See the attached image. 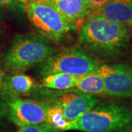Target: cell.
<instances>
[{
  "mask_svg": "<svg viewBox=\"0 0 132 132\" xmlns=\"http://www.w3.org/2000/svg\"><path fill=\"white\" fill-rule=\"evenodd\" d=\"M48 104L20 95H3L0 98V114L19 127L43 123Z\"/></svg>",
  "mask_w": 132,
  "mask_h": 132,
  "instance_id": "8992f818",
  "label": "cell"
},
{
  "mask_svg": "<svg viewBox=\"0 0 132 132\" xmlns=\"http://www.w3.org/2000/svg\"><path fill=\"white\" fill-rule=\"evenodd\" d=\"M45 122L61 132L71 131L73 123L67 120L62 109L54 104H48Z\"/></svg>",
  "mask_w": 132,
  "mask_h": 132,
  "instance_id": "5bb4252c",
  "label": "cell"
},
{
  "mask_svg": "<svg viewBox=\"0 0 132 132\" xmlns=\"http://www.w3.org/2000/svg\"><path fill=\"white\" fill-rule=\"evenodd\" d=\"M109 0H85L90 10V15L101 9Z\"/></svg>",
  "mask_w": 132,
  "mask_h": 132,
  "instance_id": "2e32d148",
  "label": "cell"
},
{
  "mask_svg": "<svg viewBox=\"0 0 132 132\" xmlns=\"http://www.w3.org/2000/svg\"><path fill=\"white\" fill-rule=\"evenodd\" d=\"M25 10L38 33L53 43L62 41L76 29L48 0H30L25 3Z\"/></svg>",
  "mask_w": 132,
  "mask_h": 132,
  "instance_id": "277c9868",
  "label": "cell"
},
{
  "mask_svg": "<svg viewBox=\"0 0 132 132\" xmlns=\"http://www.w3.org/2000/svg\"><path fill=\"white\" fill-rule=\"evenodd\" d=\"M3 17H4V11L2 7L0 6V19H3Z\"/></svg>",
  "mask_w": 132,
  "mask_h": 132,
  "instance_id": "d6986e66",
  "label": "cell"
},
{
  "mask_svg": "<svg viewBox=\"0 0 132 132\" xmlns=\"http://www.w3.org/2000/svg\"><path fill=\"white\" fill-rule=\"evenodd\" d=\"M80 76L65 73H54L44 76L40 86L50 90H61L73 89Z\"/></svg>",
  "mask_w": 132,
  "mask_h": 132,
  "instance_id": "7c38bea8",
  "label": "cell"
},
{
  "mask_svg": "<svg viewBox=\"0 0 132 132\" xmlns=\"http://www.w3.org/2000/svg\"><path fill=\"white\" fill-rule=\"evenodd\" d=\"M131 30L101 15L92 14L81 24L78 41L95 55L112 59L126 52L131 38Z\"/></svg>",
  "mask_w": 132,
  "mask_h": 132,
  "instance_id": "6da1fadb",
  "label": "cell"
},
{
  "mask_svg": "<svg viewBox=\"0 0 132 132\" xmlns=\"http://www.w3.org/2000/svg\"><path fill=\"white\" fill-rule=\"evenodd\" d=\"M5 69L4 65L2 63V61H0V89L2 88V85H3V81H4V79L6 75L5 73Z\"/></svg>",
  "mask_w": 132,
  "mask_h": 132,
  "instance_id": "ac0fdd59",
  "label": "cell"
},
{
  "mask_svg": "<svg viewBox=\"0 0 132 132\" xmlns=\"http://www.w3.org/2000/svg\"><path fill=\"white\" fill-rule=\"evenodd\" d=\"M0 6L7 9H15L20 7V2L17 0H0Z\"/></svg>",
  "mask_w": 132,
  "mask_h": 132,
  "instance_id": "e0dca14e",
  "label": "cell"
},
{
  "mask_svg": "<svg viewBox=\"0 0 132 132\" xmlns=\"http://www.w3.org/2000/svg\"><path fill=\"white\" fill-rule=\"evenodd\" d=\"M73 89L94 96H107L103 77L98 71L80 76Z\"/></svg>",
  "mask_w": 132,
  "mask_h": 132,
  "instance_id": "4fadbf2b",
  "label": "cell"
},
{
  "mask_svg": "<svg viewBox=\"0 0 132 132\" xmlns=\"http://www.w3.org/2000/svg\"><path fill=\"white\" fill-rule=\"evenodd\" d=\"M71 130L82 132H131L132 108L116 101L99 102L75 120Z\"/></svg>",
  "mask_w": 132,
  "mask_h": 132,
  "instance_id": "3957f363",
  "label": "cell"
},
{
  "mask_svg": "<svg viewBox=\"0 0 132 132\" xmlns=\"http://www.w3.org/2000/svg\"><path fill=\"white\" fill-rule=\"evenodd\" d=\"M92 14L101 15L132 29V0H109L101 9Z\"/></svg>",
  "mask_w": 132,
  "mask_h": 132,
  "instance_id": "9c48e42d",
  "label": "cell"
},
{
  "mask_svg": "<svg viewBox=\"0 0 132 132\" xmlns=\"http://www.w3.org/2000/svg\"><path fill=\"white\" fill-rule=\"evenodd\" d=\"M19 2H20V3H26V2H29V1H30V0H17Z\"/></svg>",
  "mask_w": 132,
  "mask_h": 132,
  "instance_id": "ffe728a7",
  "label": "cell"
},
{
  "mask_svg": "<svg viewBox=\"0 0 132 132\" xmlns=\"http://www.w3.org/2000/svg\"><path fill=\"white\" fill-rule=\"evenodd\" d=\"M0 125H1V121H0Z\"/></svg>",
  "mask_w": 132,
  "mask_h": 132,
  "instance_id": "44dd1931",
  "label": "cell"
},
{
  "mask_svg": "<svg viewBox=\"0 0 132 132\" xmlns=\"http://www.w3.org/2000/svg\"><path fill=\"white\" fill-rule=\"evenodd\" d=\"M57 52L52 41L39 33L16 35L2 54L5 71L23 73Z\"/></svg>",
  "mask_w": 132,
  "mask_h": 132,
  "instance_id": "7a4b0ae2",
  "label": "cell"
},
{
  "mask_svg": "<svg viewBox=\"0 0 132 132\" xmlns=\"http://www.w3.org/2000/svg\"><path fill=\"white\" fill-rule=\"evenodd\" d=\"M101 63L85 49L71 48L55 53L40 64L42 76L54 73H65L82 76L98 71Z\"/></svg>",
  "mask_w": 132,
  "mask_h": 132,
  "instance_id": "5b68a950",
  "label": "cell"
},
{
  "mask_svg": "<svg viewBox=\"0 0 132 132\" xmlns=\"http://www.w3.org/2000/svg\"><path fill=\"white\" fill-rule=\"evenodd\" d=\"M16 132H61L54 128L48 123H43L28 125L22 127H19V129Z\"/></svg>",
  "mask_w": 132,
  "mask_h": 132,
  "instance_id": "9a60e30c",
  "label": "cell"
},
{
  "mask_svg": "<svg viewBox=\"0 0 132 132\" xmlns=\"http://www.w3.org/2000/svg\"><path fill=\"white\" fill-rule=\"evenodd\" d=\"M71 24L76 26L83 24L90 15L85 0H48Z\"/></svg>",
  "mask_w": 132,
  "mask_h": 132,
  "instance_id": "30bf717a",
  "label": "cell"
},
{
  "mask_svg": "<svg viewBox=\"0 0 132 132\" xmlns=\"http://www.w3.org/2000/svg\"><path fill=\"white\" fill-rule=\"evenodd\" d=\"M48 95H49V98L46 102L59 106L66 119L71 122H74L100 102L97 96L76 89L52 92Z\"/></svg>",
  "mask_w": 132,
  "mask_h": 132,
  "instance_id": "52a82bcc",
  "label": "cell"
},
{
  "mask_svg": "<svg viewBox=\"0 0 132 132\" xmlns=\"http://www.w3.org/2000/svg\"><path fill=\"white\" fill-rule=\"evenodd\" d=\"M104 79L107 96L132 98V65L115 63L101 66L98 71Z\"/></svg>",
  "mask_w": 132,
  "mask_h": 132,
  "instance_id": "ba28073f",
  "label": "cell"
},
{
  "mask_svg": "<svg viewBox=\"0 0 132 132\" xmlns=\"http://www.w3.org/2000/svg\"><path fill=\"white\" fill-rule=\"evenodd\" d=\"M38 85L32 77L24 73H11L5 75L0 90L2 95H24L35 90Z\"/></svg>",
  "mask_w": 132,
  "mask_h": 132,
  "instance_id": "8fae6325",
  "label": "cell"
}]
</instances>
